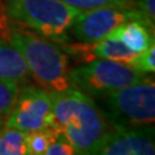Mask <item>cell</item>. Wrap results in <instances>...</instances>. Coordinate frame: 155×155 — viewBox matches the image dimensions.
<instances>
[{"label":"cell","mask_w":155,"mask_h":155,"mask_svg":"<svg viewBox=\"0 0 155 155\" xmlns=\"http://www.w3.org/2000/svg\"><path fill=\"white\" fill-rule=\"evenodd\" d=\"M51 96L54 125L69 138L76 154H96L110 129L109 122L91 96L74 85Z\"/></svg>","instance_id":"1"},{"label":"cell","mask_w":155,"mask_h":155,"mask_svg":"<svg viewBox=\"0 0 155 155\" xmlns=\"http://www.w3.org/2000/svg\"><path fill=\"white\" fill-rule=\"evenodd\" d=\"M7 39L21 52L31 76L40 88L49 93L72 87L69 76V54L58 43L27 28L9 26Z\"/></svg>","instance_id":"2"},{"label":"cell","mask_w":155,"mask_h":155,"mask_svg":"<svg viewBox=\"0 0 155 155\" xmlns=\"http://www.w3.org/2000/svg\"><path fill=\"white\" fill-rule=\"evenodd\" d=\"M8 21L60 44L70 40V28L80 9L61 0H4Z\"/></svg>","instance_id":"3"},{"label":"cell","mask_w":155,"mask_h":155,"mask_svg":"<svg viewBox=\"0 0 155 155\" xmlns=\"http://www.w3.org/2000/svg\"><path fill=\"white\" fill-rule=\"evenodd\" d=\"M98 98H101L100 110L114 128L154 129L155 83L149 75L141 81Z\"/></svg>","instance_id":"4"},{"label":"cell","mask_w":155,"mask_h":155,"mask_svg":"<svg viewBox=\"0 0 155 155\" xmlns=\"http://www.w3.org/2000/svg\"><path fill=\"white\" fill-rule=\"evenodd\" d=\"M74 87L91 97H102L114 91L141 81L147 74L116 61L96 58L69 70Z\"/></svg>","instance_id":"5"},{"label":"cell","mask_w":155,"mask_h":155,"mask_svg":"<svg viewBox=\"0 0 155 155\" xmlns=\"http://www.w3.org/2000/svg\"><path fill=\"white\" fill-rule=\"evenodd\" d=\"M4 125L26 133L54 127L51 93L40 87L19 88Z\"/></svg>","instance_id":"6"},{"label":"cell","mask_w":155,"mask_h":155,"mask_svg":"<svg viewBox=\"0 0 155 155\" xmlns=\"http://www.w3.org/2000/svg\"><path fill=\"white\" fill-rule=\"evenodd\" d=\"M130 19L147 21L133 5L101 7L81 11L70 28V35L74 36L79 43H93L107 36L109 32L116 26Z\"/></svg>","instance_id":"7"},{"label":"cell","mask_w":155,"mask_h":155,"mask_svg":"<svg viewBox=\"0 0 155 155\" xmlns=\"http://www.w3.org/2000/svg\"><path fill=\"white\" fill-rule=\"evenodd\" d=\"M155 153L154 129L115 128L96 150L100 155H150Z\"/></svg>","instance_id":"8"},{"label":"cell","mask_w":155,"mask_h":155,"mask_svg":"<svg viewBox=\"0 0 155 155\" xmlns=\"http://www.w3.org/2000/svg\"><path fill=\"white\" fill-rule=\"evenodd\" d=\"M153 30L154 26L145 19H130L116 26L107 36L119 40L128 49L138 54L154 44Z\"/></svg>","instance_id":"9"},{"label":"cell","mask_w":155,"mask_h":155,"mask_svg":"<svg viewBox=\"0 0 155 155\" xmlns=\"http://www.w3.org/2000/svg\"><path fill=\"white\" fill-rule=\"evenodd\" d=\"M27 76L28 70L21 52L0 34V79L21 83Z\"/></svg>","instance_id":"10"},{"label":"cell","mask_w":155,"mask_h":155,"mask_svg":"<svg viewBox=\"0 0 155 155\" xmlns=\"http://www.w3.org/2000/svg\"><path fill=\"white\" fill-rule=\"evenodd\" d=\"M27 134L23 130L4 125L0 130V155H30Z\"/></svg>","instance_id":"11"},{"label":"cell","mask_w":155,"mask_h":155,"mask_svg":"<svg viewBox=\"0 0 155 155\" xmlns=\"http://www.w3.org/2000/svg\"><path fill=\"white\" fill-rule=\"evenodd\" d=\"M57 132V127H49L45 129L35 130L27 134V146L30 155H45L48 146Z\"/></svg>","instance_id":"12"},{"label":"cell","mask_w":155,"mask_h":155,"mask_svg":"<svg viewBox=\"0 0 155 155\" xmlns=\"http://www.w3.org/2000/svg\"><path fill=\"white\" fill-rule=\"evenodd\" d=\"M19 91V83L14 80L0 79V118L5 119L11 113Z\"/></svg>","instance_id":"13"},{"label":"cell","mask_w":155,"mask_h":155,"mask_svg":"<svg viewBox=\"0 0 155 155\" xmlns=\"http://www.w3.org/2000/svg\"><path fill=\"white\" fill-rule=\"evenodd\" d=\"M70 7L80 11L101 8V7H114V5H133L134 0H61Z\"/></svg>","instance_id":"14"},{"label":"cell","mask_w":155,"mask_h":155,"mask_svg":"<svg viewBox=\"0 0 155 155\" xmlns=\"http://www.w3.org/2000/svg\"><path fill=\"white\" fill-rule=\"evenodd\" d=\"M76 150L69 141V138L64 134V132L57 127V132L53 137L51 145L48 146L45 155H74Z\"/></svg>","instance_id":"15"},{"label":"cell","mask_w":155,"mask_h":155,"mask_svg":"<svg viewBox=\"0 0 155 155\" xmlns=\"http://www.w3.org/2000/svg\"><path fill=\"white\" fill-rule=\"evenodd\" d=\"M130 66L133 69L138 70L140 72H143V74H147V75L153 74L155 71V47L154 44L150 45L147 49L142 51L141 53H138Z\"/></svg>","instance_id":"16"},{"label":"cell","mask_w":155,"mask_h":155,"mask_svg":"<svg viewBox=\"0 0 155 155\" xmlns=\"http://www.w3.org/2000/svg\"><path fill=\"white\" fill-rule=\"evenodd\" d=\"M134 7L142 13V16L154 25L155 21V0H134Z\"/></svg>","instance_id":"17"},{"label":"cell","mask_w":155,"mask_h":155,"mask_svg":"<svg viewBox=\"0 0 155 155\" xmlns=\"http://www.w3.org/2000/svg\"><path fill=\"white\" fill-rule=\"evenodd\" d=\"M11 26L8 18H7V14H5V9H4V2L0 0V34L5 36L7 32H8V28Z\"/></svg>","instance_id":"18"},{"label":"cell","mask_w":155,"mask_h":155,"mask_svg":"<svg viewBox=\"0 0 155 155\" xmlns=\"http://www.w3.org/2000/svg\"><path fill=\"white\" fill-rule=\"evenodd\" d=\"M3 127H4V119L0 118V130L3 129Z\"/></svg>","instance_id":"19"}]
</instances>
